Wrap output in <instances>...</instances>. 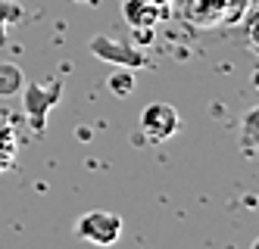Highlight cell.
Listing matches in <instances>:
<instances>
[{
    "instance_id": "6",
    "label": "cell",
    "mask_w": 259,
    "mask_h": 249,
    "mask_svg": "<svg viewBox=\"0 0 259 249\" xmlns=\"http://www.w3.org/2000/svg\"><path fill=\"white\" fill-rule=\"evenodd\" d=\"M13 165V150H4L0 146V171H7Z\"/></svg>"
},
{
    "instance_id": "8",
    "label": "cell",
    "mask_w": 259,
    "mask_h": 249,
    "mask_svg": "<svg viewBox=\"0 0 259 249\" xmlns=\"http://www.w3.org/2000/svg\"><path fill=\"white\" fill-rule=\"evenodd\" d=\"M256 87H259V75H256Z\"/></svg>"
},
{
    "instance_id": "5",
    "label": "cell",
    "mask_w": 259,
    "mask_h": 249,
    "mask_svg": "<svg viewBox=\"0 0 259 249\" xmlns=\"http://www.w3.org/2000/svg\"><path fill=\"white\" fill-rule=\"evenodd\" d=\"M0 146H4V150H13V128H10L4 119H0Z\"/></svg>"
},
{
    "instance_id": "3",
    "label": "cell",
    "mask_w": 259,
    "mask_h": 249,
    "mask_svg": "<svg viewBox=\"0 0 259 249\" xmlns=\"http://www.w3.org/2000/svg\"><path fill=\"white\" fill-rule=\"evenodd\" d=\"M22 84V72L16 69V66H0V93H16Z\"/></svg>"
},
{
    "instance_id": "1",
    "label": "cell",
    "mask_w": 259,
    "mask_h": 249,
    "mask_svg": "<svg viewBox=\"0 0 259 249\" xmlns=\"http://www.w3.org/2000/svg\"><path fill=\"white\" fill-rule=\"evenodd\" d=\"M75 234L94 246H113L122 237V218L113 212H88L78 218Z\"/></svg>"
},
{
    "instance_id": "2",
    "label": "cell",
    "mask_w": 259,
    "mask_h": 249,
    "mask_svg": "<svg viewBox=\"0 0 259 249\" xmlns=\"http://www.w3.org/2000/svg\"><path fill=\"white\" fill-rule=\"evenodd\" d=\"M178 125H181V119H178L175 106H169V103H150L141 112V131L153 143H162L172 134H178Z\"/></svg>"
},
{
    "instance_id": "4",
    "label": "cell",
    "mask_w": 259,
    "mask_h": 249,
    "mask_svg": "<svg viewBox=\"0 0 259 249\" xmlns=\"http://www.w3.org/2000/svg\"><path fill=\"white\" fill-rule=\"evenodd\" d=\"M132 84H135L132 75H122V78H119V75H113V78H109V87H113V90H122V93L132 90Z\"/></svg>"
},
{
    "instance_id": "7",
    "label": "cell",
    "mask_w": 259,
    "mask_h": 249,
    "mask_svg": "<svg viewBox=\"0 0 259 249\" xmlns=\"http://www.w3.org/2000/svg\"><path fill=\"white\" fill-rule=\"evenodd\" d=\"M81 4H97V0H81Z\"/></svg>"
}]
</instances>
